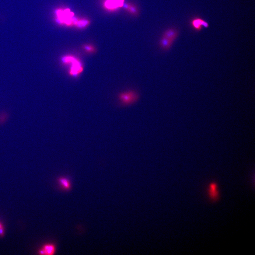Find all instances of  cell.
<instances>
[{
    "mask_svg": "<svg viewBox=\"0 0 255 255\" xmlns=\"http://www.w3.org/2000/svg\"><path fill=\"white\" fill-rule=\"evenodd\" d=\"M61 61L63 64L70 66L68 73L71 76L77 77L83 71V65L80 60L74 56H63L61 58Z\"/></svg>",
    "mask_w": 255,
    "mask_h": 255,
    "instance_id": "1",
    "label": "cell"
},
{
    "mask_svg": "<svg viewBox=\"0 0 255 255\" xmlns=\"http://www.w3.org/2000/svg\"><path fill=\"white\" fill-rule=\"evenodd\" d=\"M117 97L120 104L122 106L128 107L137 103L139 99L140 95L137 91L129 89L120 92Z\"/></svg>",
    "mask_w": 255,
    "mask_h": 255,
    "instance_id": "2",
    "label": "cell"
},
{
    "mask_svg": "<svg viewBox=\"0 0 255 255\" xmlns=\"http://www.w3.org/2000/svg\"><path fill=\"white\" fill-rule=\"evenodd\" d=\"M57 14L59 20L61 22H64L68 25H70L72 23L73 21L72 18L74 14L71 12L70 10L67 9L64 11L58 10Z\"/></svg>",
    "mask_w": 255,
    "mask_h": 255,
    "instance_id": "3",
    "label": "cell"
},
{
    "mask_svg": "<svg viewBox=\"0 0 255 255\" xmlns=\"http://www.w3.org/2000/svg\"><path fill=\"white\" fill-rule=\"evenodd\" d=\"M125 3V0H107L105 6L107 9L115 11L122 8Z\"/></svg>",
    "mask_w": 255,
    "mask_h": 255,
    "instance_id": "4",
    "label": "cell"
},
{
    "mask_svg": "<svg viewBox=\"0 0 255 255\" xmlns=\"http://www.w3.org/2000/svg\"><path fill=\"white\" fill-rule=\"evenodd\" d=\"M191 25L193 29L197 31H201L203 27L207 28L209 26V24L207 22L198 17L192 19L191 21Z\"/></svg>",
    "mask_w": 255,
    "mask_h": 255,
    "instance_id": "5",
    "label": "cell"
},
{
    "mask_svg": "<svg viewBox=\"0 0 255 255\" xmlns=\"http://www.w3.org/2000/svg\"><path fill=\"white\" fill-rule=\"evenodd\" d=\"M55 247L54 244L47 243L45 244L39 250L38 253L40 255H52L55 254Z\"/></svg>",
    "mask_w": 255,
    "mask_h": 255,
    "instance_id": "6",
    "label": "cell"
},
{
    "mask_svg": "<svg viewBox=\"0 0 255 255\" xmlns=\"http://www.w3.org/2000/svg\"><path fill=\"white\" fill-rule=\"evenodd\" d=\"M208 194L209 198L212 201H215L219 198V193L217 185L215 183H212L209 185Z\"/></svg>",
    "mask_w": 255,
    "mask_h": 255,
    "instance_id": "7",
    "label": "cell"
},
{
    "mask_svg": "<svg viewBox=\"0 0 255 255\" xmlns=\"http://www.w3.org/2000/svg\"><path fill=\"white\" fill-rule=\"evenodd\" d=\"M122 8L132 16H138L139 15V10L137 6L132 3H124Z\"/></svg>",
    "mask_w": 255,
    "mask_h": 255,
    "instance_id": "8",
    "label": "cell"
},
{
    "mask_svg": "<svg viewBox=\"0 0 255 255\" xmlns=\"http://www.w3.org/2000/svg\"><path fill=\"white\" fill-rule=\"evenodd\" d=\"M179 35V31L178 30L174 28H170L168 29L164 32L162 36L169 39L174 42Z\"/></svg>",
    "mask_w": 255,
    "mask_h": 255,
    "instance_id": "9",
    "label": "cell"
},
{
    "mask_svg": "<svg viewBox=\"0 0 255 255\" xmlns=\"http://www.w3.org/2000/svg\"><path fill=\"white\" fill-rule=\"evenodd\" d=\"M174 42L173 41L162 36L159 41V46L163 50L167 51L171 47Z\"/></svg>",
    "mask_w": 255,
    "mask_h": 255,
    "instance_id": "10",
    "label": "cell"
},
{
    "mask_svg": "<svg viewBox=\"0 0 255 255\" xmlns=\"http://www.w3.org/2000/svg\"><path fill=\"white\" fill-rule=\"evenodd\" d=\"M58 181L62 188L69 190L71 187V183L68 179L64 177H61L58 179Z\"/></svg>",
    "mask_w": 255,
    "mask_h": 255,
    "instance_id": "11",
    "label": "cell"
},
{
    "mask_svg": "<svg viewBox=\"0 0 255 255\" xmlns=\"http://www.w3.org/2000/svg\"><path fill=\"white\" fill-rule=\"evenodd\" d=\"M84 49L88 53H93L95 51L94 47L91 45H86L84 47Z\"/></svg>",
    "mask_w": 255,
    "mask_h": 255,
    "instance_id": "12",
    "label": "cell"
},
{
    "mask_svg": "<svg viewBox=\"0 0 255 255\" xmlns=\"http://www.w3.org/2000/svg\"><path fill=\"white\" fill-rule=\"evenodd\" d=\"M5 234V230L3 225L1 222H0V236L3 237Z\"/></svg>",
    "mask_w": 255,
    "mask_h": 255,
    "instance_id": "13",
    "label": "cell"
}]
</instances>
